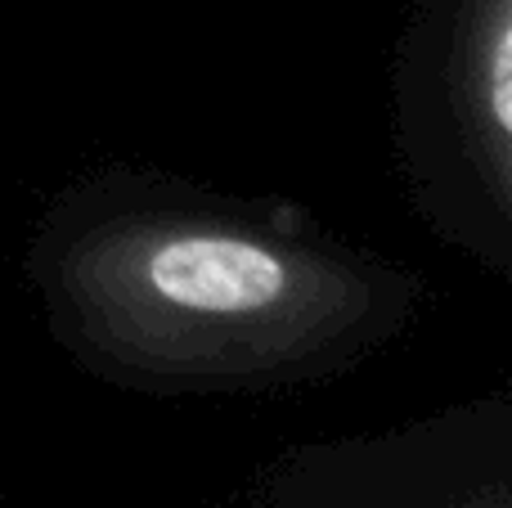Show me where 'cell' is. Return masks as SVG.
I'll return each instance as SVG.
<instances>
[{
  "label": "cell",
  "instance_id": "obj_2",
  "mask_svg": "<svg viewBox=\"0 0 512 508\" xmlns=\"http://www.w3.org/2000/svg\"><path fill=\"white\" fill-rule=\"evenodd\" d=\"M396 149L427 230L512 270V0H414L396 50Z\"/></svg>",
  "mask_w": 512,
  "mask_h": 508
},
{
  "label": "cell",
  "instance_id": "obj_1",
  "mask_svg": "<svg viewBox=\"0 0 512 508\" xmlns=\"http://www.w3.org/2000/svg\"><path fill=\"white\" fill-rule=\"evenodd\" d=\"M23 270L90 374L149 396H265L337 378L418 320L414 270L292 207L108 171L63 189Z\"/></svg>",
  "mask_w": 512,
  "mask_h": 508
}]
</instances>
